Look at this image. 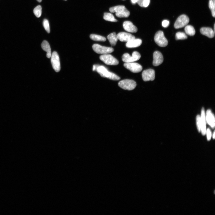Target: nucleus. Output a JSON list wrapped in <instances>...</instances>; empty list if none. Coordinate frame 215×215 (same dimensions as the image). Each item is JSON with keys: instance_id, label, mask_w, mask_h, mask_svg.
Segmentation results:
<instances>
[{"instance_id": "27", "label": "nucleus", "mask_w": 215, "mask_h": 215, "mask_svg": "<svg viewBox=\"0 0 215 215\" xmlns=\"http://www.w3.org/2000/svg\"><path fill=\"white\" fill-rule=\"evenodd\" d=\"M175 38L176 40H184L187 39V37L185 33L179 32L176 33Z\"/></svg>"}, {"instance_id": "29", "label": "nucleus", "mask_w": 215, "mask_h": 215, "mask_svg": "<svg viewBox=\"0 0 215 215\" xmlns=\"http://www.w3.org/2000/svg\"><path fill=\"white\" fill-rule=\"evenodd\" d=\"M196 121L198 130L199 132H200L201 129V118L200 117L199 115H198L197 116Z\"/></svg>"}, {"instance_id": "38", "label": "nucleus", "mask_w": 215, "mask_h": 215, "mask_svg": "<svg viewBox=\"0 0 215 215\" xmlns=\"http://www.w3.org/2000/svg\"><path fill=\"white\" fill-rule=\"evenodd\" d=\"M215 24H214V32H215Z\"/></svg>"}, {"instance_id": "9", "label": "nucleus", "mask_w": 215, "mask_h": 215, "mask_svg": "<svg viewBox=\"0 0 215 215\" xmlns=\"http://www.w3.org/2000/svg\"><path fill=\"white\" fill-rule=\"evenodd\" d=\"M142 77L144 81H153L155 77V71L152 69L145 70L142 73Z\"/></svg>"}, {"instance_id": "25", "label": "nucleus", "mask_w": 215, "mask_h": 215, "mask_svg": "<svg viewBox=\"0 0 215 215\" xmlns=\"http://www.w3.org/2000/svg\"><path fill=\"white\" fill-rule=\"evenodd\" d=\"M33 13L35 16L39 18L41 15L42 13V8L41 6L38 5L36 7L33 11Z\"/></svg>"}, {"instance_id": "11", "label": "nucleus", "mask_w": 215, "mask_h": 215, "mask_svg": "<svg viewBox=\"0 0 215 215\" xmlns=\"http://www.w3.org/2000/svg\"><path fill=\"white\" fill-rule=\"evenodd\" d=\"M96 71L103 77H106L110 79L113 73L108 71L106 68L103 66H98Z\"/></svg>"}, {"instance_id": "6", "label": "nucleus", "mask_w": 215, "mask_h": 215, "mask_svg": "<svg viewBox=\"0 0 215 215\" xmlns=\"http://www.w3.org/2000/svg\"><path fill=\"white\" fill-rule=\"evenodd\" d=\"M93 50L96 53L100 54H107L114 51V49L112 48L102 46L97 44L93 45Z\"/></svg>"}, {"instance_id": "4", "label": "nucleus", "mask_w": 215, "mask_h": 215, "mask_svg": "<svg viewBox=\"0 0 215 215\" xmlns=\"http://www.w3.org/2000/svg\"><path fill=\"white\" fill-rule=\"evenodd\" d=\"M51 63L53 69L56 72L61 70V64L59 55L57 52L54 51L51 56Z\"/></svg>"}, {"instance_id": "7", "label": "nucleus", "mask_w": 215, "mask_h": 215, "mask_svg": "<svg viewBox=\"0 0 215 215\" xmlns=\"http://www.w3.org/2000/svg\"><path fill=\"white\" fill-rule=\"evenodd\" d=\"M189 19L186 15L180 16L176 20L174 24L176 29H179L186 26L189 23Z\"/></svg>"}, {"instance_id": "13", "label": "nucleus", "mask_w": 215, "mask_h": 215, "mask_svg": "<svg viewBox=\"0 0 215 215\" xmlns=\"http://www.w3.org/2000/svg\"><path fill=\"white\" fill-rule=\"evenodd\" d=\"M123 26L124 29L128 32L135 33L138 31L137 27L134 26L131 22L129 21L124 22Z\"/></svg>"}, {"instance_id": "36", "label": "nucleus", "mask_w": 215, "mask_h": 215, "mask_svg": "<svg viewBox=\"0 0 215 215\" xmlns=\"http://www.w3.org/2000/svg\"><path fill=\"white\" fill-rule=\"evenodd\" d=\"M215 131H214L213 132V139H214L215 138Z\"/></svg>"}, {"instance_id": "35", "label": "nucleus", "mask_w": 215, "mask_h": 215, "mask_svg": "<svg viewBox=\"0 0 215 215\" xmlns=\"http://www.w3.org/2000/svg\"><path fill=\"white\" fill-rule=\"evenodd\" d=\"M138 0H131L132 3L133 4H135L137 3Z\"/></svg>"}, {"instance_id": "10", "label": "nucleus", "mask_w": 215, "mask_h": 215, "mask_svg": "<svg viewBox=\"0 0 215 215\" xmlns=\"http://www.w3.org/2000/svg\"><path fill=\"white\" fill-rule=\"evenodd\" d=\"M118 40L122 42H127L135 39V36L131 34L125 32L119 33L117 35Z\"/></svg>"}, {"instance_id": "34", "label": "nucleus", "mask_w": 215, "mask_h": 215, "mask_svg": "<svg viewBox=\"0 0 215 215\" xmlns=\"http://www.w3.org/2000/svg\"><path fill=\"white\" fill-rule=\"evenodd\" d=\"M98 65H94L93 66V71H95L97 69V67Z\"/></svg>"}, {"instance_id": "17", "label": "nucleus", "mask_w": 215, "mask_h": 215, "mask_svg": "<svg viewBox=\"0 0 215 215\" xmlns=\"http://www.w3.org/2000/svg\"><path fill=\"white\" fill-rule=\"evenodd\" d=\"M206 120L209 125L213 129L215 127L214 116L210 110H207V112Z\"/></svg>"}, {"instance_id": "1", "label": "nucleus", "mask_w": 215, "mask_h": 215, "mask_svg": "<svg viewBox=\"0 0 215 215\" xmlns=\"http://www.w3.org/2000/svg\"><path fill=\"white\" fill-rule=\"evenodd\" d=\"M154 40L158 46L161 47H165L168 44V41L162 31H158L156 33Z\"/></svg>"}, {"instance_id": "24", "label": "nucleus", "mask_w": 215, "mask_h": 215, "mask_svg": "<svg viewBox=\"0 0 215 215\" xmlns=\"http://www.w3.org/2000/svg\"><path fill=\"white\" fill-rule=\"evenodd\" d=\"M90 37L95 41L105 42L106 40V38L104 37L95 34L90 35Z\"/></svg>"}, {"instance_id": "22", "label": "nucleus", "mask_w": 215, "mask_h": 215, "mask_svg": "<svg viewBox=\"0 0 215 215\" xmlns=\"http://www.w3.org/2000/svg\"><path fill=\"white\" fill-rule=\"evenodd\" d=\"M126 8L123 6H118L113 7L109 8V11L111 13H117L120 12Z\"/></svg>"}, {"instance_id": "14", "label": "nucleus", "mask_w": 215, "mask_h": 215, "mask_svg": "<svg viewBox=\"0 0 215 215\" xmlns=\"http://www.w3.org/2000/svg\"><path fill=\"white\" fill-rule=\"evenodd\" d=\"M205 112L204 108H202L201 110V131L203 135L205 134L206 130V118L205 115Z\"/></svg>"}, {"instance_id": "33", "label": "nucleus", "mask_w": 215, "mask_h": 215, "mask_svg": "<svg viewBox=\"0 0 215 215\" xmlns=\"http://www.w3.org/2000/svg\"><path fill=\"white\" fill-rule=\"evenodd\" d=\"M144 0H138L137 3L141 7H143V2Z\"/></svg>"}, {"instance_id": "5", "label": "nucleus", "mask_w": 215, "mask_h": 215, "mask_svg": "<svg viewBox=\"0 0 215 215\" xmlns=\"http://www.w3.org/2000/svg\"><path fill=\"white\" fill-rule=\"evenodd\" d=\"M100 59L105 64L109 65H117L119 61L113 56L108 54H103L100 56Z\"/></svg>"}, {"instance_id": "12", "label": "nucleus", "mask_w": 215, "mask_h": 215, "mask_svg": "<svg viewBox=\"0 0 215 215\" xmlns=\"http://www.w3.org/2000/svg\"><path fill=\"white\" fill-rule=\"evenodd\" d=\"M164 58L162 54L159 51H156L153 54V64L154 66L161 65L163 62Z\"/></svg>"}, {"instance_id": "40", "label": "nucleus", "mask_w": 215, "mask_h": 215, "mask_svg": "<svg viewBox=\"0 0 215 215\" xmlns=\"http://www.w3.org/2000/svg\"><path fill=\"white\" fill-rule=\"evenodd\" d=\"M123 1H125V0H123Z\"/></svg>"}, {"instance_id": "23", "label": "nucleus", "mask_w": 215, "mask_h": 215, "mask_svg": "<svg viewBox=\"0 0 215 215\" xmlns=\"http://www.w3.org/2000/svg\"><path fill=\"white\" fill-rule=\"evenodd\" d=\"M104 19L106 21L112 22H117L118 20L112 14L109 13H105L104 14Z\"/></svg>"}, {"instance_id": "18", "label": "nucleus", "mask_w": 215, "mask_h": 215, "mask_svg": "<svg viewBox=\"0 0 215 215\" xmlns=\"http://www.w3.org/2000/svg\"><path fill=\"white\" fill-rule=\"evenodd\" d=\"M42 49L47 52V56L48 58H50L51 55V49L49 42L46 40L43 41L41 44Z\"/></svg>"}, {"instance_id": "3", "label": "nucleus", "mask_w": 215, "mask_h": 215, "mask_svg": "<svg viewBox=\"0 0 215 215\" xmlns=\"http://www.w3.org/2000/svg\"><path fill=\"white\" fill-rule=\"evenodd\" d=\"M141 58V55L137 51L133 52L132 56L127 53L124 54L122 56L123 62L125 63L133 62L139 60Z\"/></svg>"}, {"instance_id": "19", "label": "nucleus", "mask_w": 215, "mask_h": 215, "mask_svg": "<svg viewBox=\"0 0 215 215\" xmlns=\"http://www.w3.org/2000/svg\"><path fill=\"white\" fill-rule=\"evenodd\" d=\"M107 38L111 46H115L118 40L116 33L115 32L111 33L108 36Z\"/></svg>"}, {"instance_id": "26", "label": "nucleus", "mask_w": 215, "mask_h": 215, "mask_svg": "<svg viewBox=\"0 0 215 215\" xmlns=\"http://www.w3.org/2000/svg\"><path fill=\"white\" fill-rule=\"evenodd\" d=\"M209 7L211 11L212 16L214 17L215 16V0H209Z\"/></svg>"}, {"instance_id": "15", "label": "nucleus", "mask_w": 215, "mask_h": 215, "mask_svg": "<svg viewBox=\"0 0 215 215\" xmlns=\"http://www.w3.org/2000/svg\"><path fill=\"white\" fill-rule=\"evenodd\" d=\"M200 32L202 35L206 36L209 38H212L214 36V32L211 28L202 27L200 29Z\"/></svg>"}, {"instance_id": "21", "label": "nucleus", "mask_w": 215, "mask_h": 215, "mask_svg": "<svg viewBox=\"0 0 215 215\" xmlns=\"http://www.w3.org/2000/svg\"><path fill=\"white\" fill-rule=\"evenodd\" d=\"M116 15L117 17L120 18L128 17L130 15V13L127 8L120 12L116 13Z\"/></svg>"}, {"instance_id": "39", "label": "nucleus", "mask_w": 215, "mask_h": 215, "mask_svg": "<svg viewBox=\"0 0 215 215\" xmlns=\"http://www.w3.org/2000/svg\"><path fill=\"white\" fill-rule=\"evenodd\" d=\"M64 1H66L67 0H64Z\"/></svg>"}, {"instance_id": "31", "label": "nucleus", "mask_w": 215, "mask_h": 215, "mask_svg": "<svg viewBox=\"0 0 215 215\" xmlns=\"http://www.w3.org/2000/svg\"><path fill=\"white\" fill-rule=\"evenodd\" d=\"M169 25V22L167 20H164L162 22V25L164 28L167 27Z\"/></svg>"}, {"instance_id": "32", "label": "nucleus", "mask_w": 215, "mask_h": 215, "mask_svg": "<svg viewBox=\"0 0 215 215\" xmlns=\"http://www.w3.org/2000/svg\"><path fill=\"white\" fill-rule=\"evenodd\" d=\"M150 0H144L143 2V7H148L150 3Z\"/></svg>"}, {"instance_id": "16", "label": "nucleus", "mask_w": 215, "mask_h": 215, "mask_svg": "<svg viewBox=\"0 0 215 215\" xmlns=\"http://www.w3.org/2000/svg\"><path fill=\"white\" fill-rule=\"evenodd\" d=\"M142 42L141 39H135L127 42L126 46L128 48L137 47L141 46Z\"/></svg>"}, {"instance_id": "2", "label": "nucleus", "mask_w": 215, "mask_h": 215, "mask_svg": "<svg viewBox=\"0 0 215 215\" xmlns=\"http://www.w3.org/2000/svg\"><path fill=\"white\" fill-rule=\"evenodd\" d=\"M118 85L120 87L124 90H131L136 87L137 84L133 80L126 79L120 81Z\"/></svg>"}, {"instance_id": "28", "label": "nucleus", "mask_w": 215, "mask_h": 215, "mask_svg": "<svg viewBox=\"0 0 215 215\" xmlns=\"http://www.w3.org/2000/svg\"><path fill=\"white\" fill-rule=\"evenodd\" d=\"M43 25L45 30L49 33L50 32V26L48 20L47 19H45L43 22Z\"/></svg>"}, {"instance_id": "30", "label": "nucleus", "mask_w": 215, "mask_h": 215, "mask_svg": "<svg viewBox=\"0 0 215 215\" xmlns=\"http://www.w3.org/2000/svg\"><path fill=\"white\" fill-rule=\"evenodd\" d=\"M207 139L208 141H209L210 140L211 137V132L210 129L209 128L207 129Z\"/></svg>"}, {"instance_id": "8", "label": "nucleus", "mask_w": 215, "mask_h": 215, "mask_svg": "<svg viewBox=\"0 0 215 215\" xmlns=\"http://www.w3.org/2000/svg\"><path fill=\"white\" fill-rule=\"evenodd\" d=\"M124 66L126 68L134 73L140 72L143 69L142 66L137 63H125L124 64Z\"/></svg>"}, {"instance_id": "37", "label": "nucleus", "mask_w": 215, "mask_h": 215, "mask_svg": "<svg viewBox=\"0 0 215 215\" xmlns=\"http://www.w3.org/2000/svg\"><path fill=\"white\" fill-rule=\"evenodd\" d=\"M37 1L39 3H41L42 1V0H37Z\"/></svg>"}, {"instance_id": "20", "label": "nucleus", "mask_w": 215, "mask_h": 215, "mask_svg": "<svg viewBox=\"0 0 215 215\" xmlns=\"http://www.w3.org/2000/svg\"><path fill=\"white\" fill-rule=\"evenodd\" d=\"M185 31L187 35L190 36H193L196 33V31L194 27L191 25L186 26Z\"/></svg>"}]
</instances>
